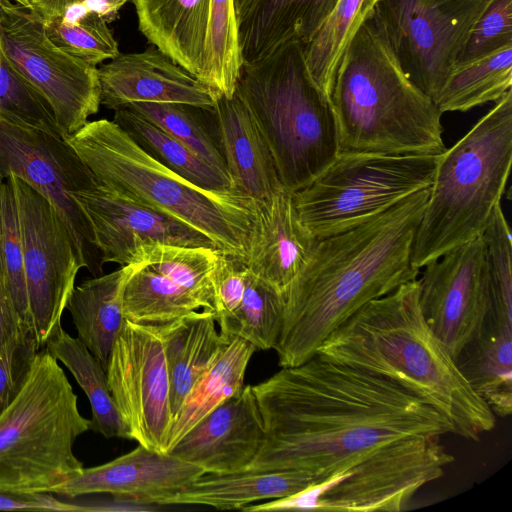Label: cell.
Returning a JSON list of instances; mask_svg holds the SVG:
<instances>
[{
  "label": "cell",
  "instance_id": "1f68e13d",
  "mask_svg": "<svg viewBox=\"0 0 512 512\" xmlns=\"http://www.w3.org/2000/svg\"><path fill=\"white\" fill-rule=\"evenodd\" d=\"M376 1L338 0L314 36L303 45L307 70L329 99L342 57Z\"/></svg>",
  "mask_w": 512,
  "mask_h": 512
},
{
  "label": "cell",
  "instance_id": "8d00e7d4",
  "mask_svg": "<svg viewBox=\"0 0 512 512\" xmlns=\"http://www.w3.org/2000/svg\"><path fill=\"white\" fill-rule=\"evenodd\" d=\"M221 253L209 247L153 244L140 249L138 262H147L152 270L190 293L203 309L213 310V277Z\"/></svg>",
  "mask_w": 512,
  "mask_h": 512
},
{
  "label": "cell",
  "instance_id": "f35d334b",
  "mask_svg": "<svg viewBox=\"0 0 512 512\" xmlns=\"http://www.w3.org/2000/svg\"><path fill=\"white\" fill-rule=\"evenodd\" d=\"M42 22L57 47L93 66L120 53L108 23L83 2L72 3L60 15Z\"/></svg>",
  "mask_w": 512,
  "mask_h": 512
},
{
  "label": "cell",
  "instance_id": "44dd1931",
  "mask_svg": "<svg viewBox=\"0 0 512 512\" xmlns=\"http://www.w3.org/2000/svg\"><path fill=\"white\" fill-rule=\"evenodd\" d=\"M255 201L256 221L245 265L284 296L318 239L300 223L293 193L284 186L270 198Z\"/></svg>",
  "mask_w": 512,
  "mask_h": 512
},
{
  "label": "cell",
  "instance_id": "ac0fdd59",
  "mask_svg": "<svg viewBox=\"0 0 512 512\" xmlns=\"http://www.w3.org/2000/svg\"><path fill=\"white\" fill-rule=\"evenodd\" d=\"M263 439L256 397L252 385H246L200 420L167 454L205 473H233L250 466Z\"/></svg>",
  "mask_w": 512,
  "mask_h": 512
},
{
  "label": "cell",
  "instance_id": "8fae6325",
  "mask_svg": "<svg viewBox=\"0 0 512 512\" xmlns=\"http://www.w3.org/2000/svg\"><path fill=\"white\" fill-rule=\"evenodd\" d=\"M491 0H377L368 22L408 79L434 101Z\"/></svg>",
  "mask_w": 512,
  "mask_h": 512
},
{
  "label": "cell",
  "instance_id": "d6a6232c",
  "mask_svg": "<svg viewBox=\"0 0 512 512\" xmlns=\"http://www.w3.org/2000/svg\"><path fill=\"white\" fill-rule=\"evenodd\" d=\"M512 90V47L454 66L434 102L440 112H466Z\"/></svg>",
  "mask_w": 512,
  "mask_h": 512
},
{
  "label": "cell",
  "instance_id": "e0dca14e",
  "mask_svg": "<svg viewBox=\"0 0 512 512\" xmlns=\"http://www.w3.org/2000/svg\"><path fill=\"white\" fill-rule=\"evenodd\" d=\"M72 196L92 229L101 264L125 266L138 263L140 249L145 245L218 249L202 232L101 183L74 191Z\"/></svg>",
  "mask_w": 512,
  "mask_h": 512
},
{
  "label": "cell",
  "instance_id": "277c9868",
  "mask_svg": "<svg viewBox=\"0 0 512 512\" xmlns=\"http://www.w3.org/2000/svg\"><path fill=\"white\" fill-rule=\"evenodd\" d=\"M339 152L440 155L442 113L403 73L368 20L348 45L331 93Z\"/></svg>",
  "mask_w": 512,
  "mask_h": 512
},
{
  "label": "cell",
  "instance_id": "f546056e",
  "mask_svg": "<svg viewBox=\"0 0 512 512\" xmlns=\"http://www.w3.org/2000/svg\"><path fill=\"white\" fill-rule=\"evenodd\" d=\"M43 349L71 372L86 394L92 412L90 430L106 438L130 439L110 393L106 370L79 338L70 336L61 326Z\"/></svg>",
  "mask_w": 512,
  "mask_h": 512
},
{
  "label": "cell",
  "instance_id": "bcb514c9",
  "mask_svg": "<svg viewBox=\"0 0 512 512\" xmlns=\"http://www.w3.org/2000/svg\"><path fill=\"white\" fill-rule=\"evenodd\" d=\"M30 340L34 341V338L24 329L4 280L0 276V349L11 342Z\"/></svg>",
  "mask_w": 512,
  "mask_h": 512
},
{
  "label": "cell",
  "instance_id": "83f0119b",
  "mask_svg": "<svg viewBox=\"0 0 512 512\" xmlns=\"http://www.w3.org/2000/svg\"><path fill=\"white\" fill-rule=\"evenodd\" d=\"M454 361L495 415L512 411V325L485 318Z\"/></svg>",
  "mask_w": 512,
  "mask_h": 512
},
{
  "label": "cell",
  "instance_id": "d4e9b609",
  "mask_svg": "<svg viewBox=\"0 0 512 512\" xmlns=\"http://www.w3.org/2000/svg\"><path fill=\"white\" fill-rule=\"evenodd\" d=\"M319 482L315 475L295 470L203 473L164 500L162 506L186 504L218 510L242 509L257 501L288 497Z\"/></svg>",
  "mask_w": 512,
  "mask_h": 512
},
{
  "label": "cell",
  "instance_id": "c3c4849f",
  "mask_svg": "<svg viewBox=\"0 0 512 512\" xmlns=\"http://www.w3.org/2000/svg\"><path fill=\"white\" fill-rule=\"evenodd\" d=\"M81 0H31L32 12L37 14L42 20L60 15L64 9Z\"/></svg>",
  "mask_w": 512,
  "mask_h": 512
},
{
  "label": "cell",
  "instance_id": "836d02e7",
  "mask_svg": "<svg viewBox=\"0 0 512 512\" xmlns=\"http://www.w3.org/2000/svg\"><path fill=\"white\" fill-rule=\"evenodd\" d=\"M200 308L201 304L190 293L152 270L147 262L125 285L124 318L137 325H165Z\"/></svg>",
  "mask_w": 512,
  "mask_h": 512
},
{
  "label": "cell",
  "instance_id": "4fadbf2b",
  "mask_svg": "<svg viewBox=\"0 0 512 512\" xmlns=\"http://www.w3.org/2000/svg\"><path fill=\"white\" fill-rule=\"evenodd\" d=\"M18 211L32 335L41 350L61 327V317L84 267L76 245L53 206L9 175Z\"/></svg>",
  "mask_w": 512,
  "mask_h": 512
},
{
  "label": "cell",
  "instance_id": "cb8c5ba5",
  "mask_svg": "<svg viewBox=\"0 0 512 512\" xmlns=\"http://www.w3.org/2000/svg\"><path fill=\"white\" fill-rule=\"evenodd\" d=\"M146 39L200 79L208 28L209 0H133Z\"/></svg>",
  "mask_w": 512,
  "mask_h": 512
},
{
  "label": "cell",
  "instance_id": "74e56055",
  "mask_svg": "<svg viewBox=\"0 0 512 512\" xmlns=\"http://www.w3.org/2000/svg\"><path fill=\"white\" fill-rule=\"evenodd\" d=\"M126 108L154 123L228 176L212 108L149 102L133 103Z\"/></svg>",
  "mask_w": 512,
  "mask_h": 512
},
{
  "label": "cell",
  "instance_id": "5bb4252c",
  "mask_svg": "<svg viewBox=\"0 0 512 512\" xmlns=\"http://www.w3.org/2000/svg\"><path fill=\"white\" fill-rule=\"evenodd\" d=\"M12 175L41 194L69 231L84 267L93 272L92 229L72 192L99 182L74 148L57 132L0 116V177Z\"/></svg>",
  "mask_w": 512,
  "mask_h": 512
},
{
  "label": "cell",
  "instance_id": "ffe728a7",
  "mask_svg": "<svg viewBox=\"0 0 512 512\" xmlns=\"http://www.w3.org/2000/svg\"><path fill=\"white\" fill-rule=\"evenodd\" d=\"M205 473L200 467L140 444L110 462L82 471L53 494L74 499L94 494L133 498L162 506V502Z\"/></svg>",
  "mask_w": 512,
  "mask_h": 512
},
{
  "label": "cell",
  "instance_id": "5b68a950",
  "mask_svg": "<svg viewBox=\"0 0 512 512\" xmlns=\"http://www.w3.org/2000/svg\"><path fill=\"white\" fill-rule=\"evenodd\" d=\"M99 183L205 234L224 254L243 261L256 221L244 193L199 187L139 147L113 120L88 121L64 137Z\"/></svg>",
  "mask_w": 512,
  "mask_h": 512
},
{
  "label": "cell",
  "instance_id": "ba28073f",
  "mask_svg": "<svg viewBox=\"0 0 512 512\" xmlns=\"http://www.w3.org/2000/svg\"><path fill=\"white\" fill-rule=\"evenodd\" d=\"M90 428L58 361L37 351L0 414V491L53 494L84 468L73 446Z\"/></svg>",
  "mask_w": 512,
  "mask_h": 512
},
{
  "label": "cell",
  "instance_id": "52a82bcc",
  "mask_svg": "<svg viewBox=\"0 0 512 512\" xmlns=\"http://www.w3.org/2000/svg\"><path fill=\"white\" fill-rule=\"evenodd\" d=\"M512 163V90L440 154L411 263L422 268L485 231Z\"/></svg>",
  "mask_w": 512,
  "mask_h": 512
},
{
  "label": "cell",
  "instance_id": "ee69618b",
  "mask_svg": "<svg viewBox=\"0 0 512 512\" xmlns=\"http://www.w3.org/2000/svg\"><path fill=\"white\" fill-rule=\"evenodd\" d=\"M37 351L33 340L11 342L0 349V414L16 395Z\"/></svg>",
  "mask_w": 512,
  "mask_h": 512
},
{
  "label": "cell",
  "instance_id": "484cf974",
  "mask_svg": "<svg viewBox=\"0 0 512 512\" xmlns=\"http://www.w3.org/2000/svg\"><path fill=\"white\" fill-rule=\"evenodd\" d=\"M146 262H138L75 286L66 309L79 340L106 370L108 359L125 318L123 294L130 276Z\"/></svg>",
  "mask_w": 512,
  "mask_h": 512
},
{
  "label": "cell",
  "instance_id": "db71d44e",
  "mask_svg": "<svg viewBox=\"0 0 512 512\" xmlns=\"http://www.w3.org/2000/svg\"><path fill=\"white\" fill-rule=\"evenodd\" d=\"M12 1L15 2L16 4L23 6L32 11V4H31L30 0H12Z\"/></svg>",
  "mask_w": 512,
  "mask_h": 512
},
{
  "label": "cell",
  "instance_id": "603a6c76",
  "mask_svg": "<svg viewBox=\"0 0 512 512\" xmlns=\"http://www.w3.org/2000/svg\"><path fill=\"white\" fill-rule=\"evenodd\" d=\"M338 0H258L239 23L242 64L266 58L291 42L305 45Z\"/></svg>",
  "mask_w": 512,
  "mask_h": 512
},
{
  "label": "cell",
  "instance_id": "7bdbcfd3",
  "mask_svg": "<svg viewBox=\"0 0 512 512\" xmlns=\"http://www.w3.org/2000/svg\"><path fill=\"white\" fill-rule=\"evenodd\" d=\"M248 268L239 259L221 253L213 277V312L216 322L230 315L240 304Z\"/></svg>",
  "mask_w": 512,
  "mask_h": 512
},
{
  "label": "cell",
  "instance_id": "2e32d148",
  "mask_svg": "<svg viewBox=\"0 0 512 512\" xmlns=\"http://www.w3.org/2000/svg\"><path fill=\"white\" fill-rule=\"evenodd\" d=\"M483 254L481 235L426 263L418 279L421 313L453 358L476 335L488 311Z\"/></svg>",
  "mask_w": 512,
  "mask_h": 512
},
{
  "label": "cell",
  "instance_id": "7402d4cb",
  "mask_svg": "<svg viewBox=\"0 0 512 512\" xmlns=\"http://www.w3.org/2000/svg\"><path fill=\"white\" fill-rule=\"evenodd\" d=\"M211 114L234 189L254 200L273 196L283 185L270 149L243 101L236 94L219 97Z\"/></svg>",
  "mask_w": 512,
  "mask_h": 512
},
{
  "label": "cell",
  "instance_id": "7c38bea8",
  "mask_svg": "<svg viewBox=\"0 0 512 512\" xmlns=\"http://www.w3.org/2000/svg\"><path fill=\"white\" fill-rule=\"evenodd\" d=\"M0 49L47 102L63 137L76 133L98 112V69L57 47L31 10L16 5L0 12Z\"/></svg>",
  "mask_w": 512,
  "mask_h": 512
},
{
  "label": "cell",
  "instance_id": "ab89813d",
  "mask_svg": "<svg viewBox=\"0 0 512 512\" xmlns=\"http://www.w3.org/2000/svg\"><path fill=\"white\" fill-rule=\"evenodd\" d=\"M0 196L4 283L24 329L33 337L24 273L21 231L14 187L9 177L2 181Z\"/></svg>",
  "mask_w": 512,
  "mask_h": 512
},
{
  "label": "cell",
  "instance_id": "f5cc1de1",
  "mask_svg": "<svg viewBox=\"0 0 512 512\" xmlns=\"http://www.w3.org/2000/svg\"><path fill=\"white\" fill-rule=\"evenodd\" d=\"M16 5H18V4H16L12 0H0V12L9 10V9L15 7Z\"/></svg>",
  "mask_w": 512,
  "mask_h": 512
},
{
  "label": "cell",
  "instance_id": "11a10c76",
  "mask_svg": "<svg viewBox=\"0 0 512 512\" xmlns=\"http://www.w3.org/2000/svg\"><path fill=\"white\" fill-rule=\"evenodd\" d=\"M30 2H31V0H30Z\"/></svg>",
  "mask_w": 512,
  "mask_h": 512
},
{
  "label": "cell",
  "instance_id": "9a60e30c",
  "mask_svg": "<svg viewBox=\"0 0 512 512\" xmlns=\"http://www.w3.org/2000/svg\"><path fill=\"white\" fill-rule=\"evenodd\" d=\"M110 393L130 440L164 453L173 415L163 342L157 326L124 321L106 368Z\"/></svg>",
  "mask_w": 512,
  "mask_h": 512
},
{
  "label": "cell",
  "instance_id": "30bf717a",
  "mask_svg": "<svg viewBox=\"0 0 512 512\" xmlns=\"http://www.w3.org/2000/svg\"><path fill=\"white\" fill-rule=\"evenodd\" d=\"M453 461L438 436L407 439L379 449L324 482L242 510L397 512Z\"/></svg>",
  "mask_w": 512,
  "mask_h": 512
},
{
  "label": "cell",
  "instance_id": "4316f807",
  "mask_svg": "<svg viewBox=\"0 0 512 512\" xmlns=\"http://www.w3.org/2000/svg\"><path fill=\"white\" fill-rule=\"evenodd\" d=\"M213 310L193 311L173 322L157 326L170 383L173 417L198 379L221 351L226 337L216 330Z\"/></svg>",
  "mask_w": 512,
  "mask_h": 512
},
{
  "label": "cell",
  "instance_id": "7dc6e473",
  "mask_svg": "<svg viewBox=\"0 0 512 512\" xmlns=\"http://www.w3.org/2000/svg\"><path fill=\"white\" fill-rule=\"evenodd\" d=\"M106 498H91L71 501L77 512H126V511H155L160 505L145 501L110 495Z\"/></svg>",
  "mask_w": 512,
  "mask_h": 512
},
{
  "label": "cell",
  "instance_id": "b9f144b4",
  "mask_svg": "<svg viewBox=\"0 0 512 512\" xmlns=\"http://www.w3.org/2000/svg\"><path fill=\"white\" fill-rule=\"evenodd\" d=\"M512 47V0H491L473 24L455 65Z\"/></svg>",
  "mask_w": 512,
  "mask_h": 512
},
{
  "label": "cell",
  "instance_id": "3957f363",
  "mask_svg": "<svg viewBox=\"0 0 512 512\" xmlns=\"http://www.w3.org/2000/svg\"><path fill=\"white\" fill-rule=\"evenodd\" d=\"M317 353L396 382L443 414L455 435L479 441L495 426L496 415L426 323L418 278L363 305Z\"/></svg>",
  "mask_w": 512,
  "mask_h": 512
},
{
  "label": "cell",
  "instance_id": "d590c367",
  "mask_svg": "<svg viewBox=\"0 0 512 512\" xmlns=\"http://www.w3.org/2000/svg\"><path fill=\"white\" fill-rule=\"evenodd\" d=\"M242 67L234 0H209L208 28L200 80L220 97H233Z\"/></svg>",
  "mask_w": 512,
  "mask_h": 512
},
{
  "label": "cell",
  "instance_id": "60d3db41",
  "mask_svg": "<svg viewBox=\"0 0 512 512\" xmlns=\"http://www.w3.org/2000/svg\"><path fill=\"white\" fill-rule=\"evenodd\" d=\"M0 115L16 123L61 134L47 102L20 76L1 49Z\"/></svg>",
  "mask_w": 512,
  "mask_h": 512
},
{
  "label": "cell",
  "instance_id": "681fc988",
  "mask_svg": "<svg viewBox=\"0 0 512 512\" xmlns=\"http://www.w3.org/2000/svg\"><path fill=\"white\" fill-rule=\"evenodd\" d=\"M86 7L97 13L107 23L117 18L118 12L127 0H81Z\"/></svg>",
  "mask_w": 512,
  "mask_h": 512
},
{
  "label": "cell",
  "instance_id": "4dcf8cb0",
  "mask_svg": "<svg viewBox=\"0 0 512 512\" xmlns=\"http://www.w3.org/2000/svg\"><path fill=\"white\" fill-rule=\"evenodd\" d=\"M113 121L152 158L193 184L207 190H236L226 174L143 116L124 107L115 110Z\"/></svg>",
  "mask_w": 512,
  "mask_h": 512
},
{
  "label": "cell",
  "instance_id": "8992f818",
  "mask_svg": "<svg viewBox=\"0 0 512 512\" xmlns=\"http://www.w3.org/2000/svg\"><path fill=\"white\" fill-rule=\"evenodd\" d=\"M272 154L281 184L295 193L339 153L331 100L311 78L303 45L291 42L264 59L242 64L235 93Z\"/></svg>",
  "mask_w": 512,
  "mask_h": 512
},
{
  "label": "cell",
  "instance_id": "f1b7e54d",
  "mask_svg": "<svg viewBox=\"0 0 512 512\" xmlns=\"http://www.w3.org/2000/svg\"><path fill=\"white\" fill-rule=\"evenodd\" d=\"M225 337L218 356L195 383L173 417L164 453L207 414L243 389L246 369L256 349L240 337Z\"/></svg>",
  "mask_w": 512,
  "mask_h": 512
},
{
  "label": "cell",
  "instance_id": "9c48e42d",
  "mask_svg": "<svg viewBox=\"0 0 512 512\" xmlns=\"http://www.w3.org/2000/svg\"><path fill=\"white\" fill-rule=\"evenodd\" d=\"M439 156L339 152L322 174L293 193L299 221L316 239L353 229L430 188Z\"/></svg>",
  "mask_w": 512,
  "mask_h": 512
},
{
  "label": "cell",
  "instance_id": "816d5d0a",
  "mask_svg": "<svg viewBox=\"0 0 512 512\" xmlns=\"http://www.w3.org/2000/svg\"><path fill=\"white\" fill-rule=\"evenodd\" d=\"M3 178L0 177V188ZM0 276L4 280L3 254H2V212H1V196H0Z\"/></svg>",
  "mask_w": 512,
  "mask_h": 512
},
{
  "label": "cell",
  "instance_id": "7a4b0ae2",
  "mask_svg": "<svg viewBox=\"0 0 512 512\" xmlns=\"http://www.w3.org/2000/svg\"><path fill=\"white\" fill-rule=\"evenodd\" d=\"M429 193L418 191L353 229L317 240L284 295L274 348L279 366L307 361L359 308L417 278L411 254Z\"/></svg>",
  "mask_w": 512,
  "mask_h": 512
},
{
  "label": "cell",
  "instance_id": "d6986e66",
  "mask_svg": "<svg viewBox=\"0 0 512 512\" xmlns=\"http://www.w3.org/2000/svg\"><path fill=\"white\" fill-rule=\"evenodd\" d=\"M98 69L101 105L181 103L213 108L220 95L157 48L119 53Z\"/></svg>",
  "mask_w": 512,
  "mask_h": 512
},
{
  "label": "cell",
  "instance_id": "f907efd6",
  "mask_svg": "<svg viewBox=\"0 0 512 512\" xmlns=\"http://www.w3.org/2000/svg\"><path fill=\"white\" fill-rule=\"evenodd\" d=\"M234 2L238 23H240L250 12L253 6L258 2V0H234Z\"/></svg>",
  "mask_w": 512,
  "mask_h": 512
},
{
  "label": "cell",
  "instance_id": "e575fe53",
  "mask_svg": "<svg viewBox=\"0 0 512 512\" xmlns=\"http://www.w3.org/2000/svg\"><path fill=\"white\" fill-rule=\"evenodd\" d=\"M283 294L249 270L239 306L217 321L224 336L240 337L256 350L274 349L284 320Z\"/></svg>",
  "mask_w": 512,
  "mask_h": 512
},
{
  "label": "cell",
  "instance_id": "6da1fadb",
  "mask_svg": "<svg viewBox=\"0 0 512 512\" xmlns=\"http://www.w3.org/2000/svg\"><path fill=\"white\" fill-rule=\"evenodd\" d=\"M264 426L246 470H295L319 483L379 449L452 433L450 421L396 382L316 353L252 386Z\"/></svg>",
  "mask_w": 512,
  "mask_h": 512
},
{
  "label": "cell",
  "instance_id": "9f6ffc18",
  "mask_svg": "<svg viewBox=\"0 0 512 512\" xmlns=\"http://www.w3.org/2000/svg\"><path fill=\"white\" fill-rule=\"evenodd\" d=\"M1 116V115H0Z\"/></svg>",
  "mask_w": 512,
  "mask_h": 512
},
{
  "label": "cell",
  "instance_id": "f6af8a7d",
  "mask_svg": "<svg viewBox=\"0 0 512 512\" xmlns=\"http://www.w3.org/2000/svg\"><path fill=\"white\" fill-rule=\"evenodd\" d=\"M0 510L76 511L70 501H61L50 493L16 494L0 491Z\"/></svg>",
  "mask_w": 512,
  "mask_h": 512
}]
</instances>
